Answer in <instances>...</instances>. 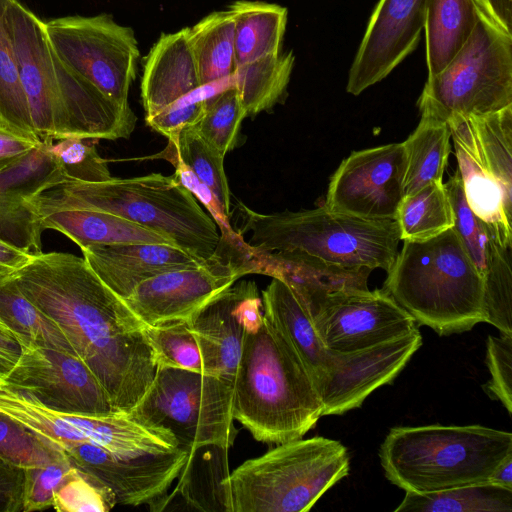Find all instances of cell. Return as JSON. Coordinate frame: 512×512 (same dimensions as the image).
<instances>
[{
    "label": "cell",
    "mask_w": 512,
    "mask_h": 512,
    "mask_svg": "<svg viewBox=\"0 0 512 512\" xmlns=\"http://www.w3.org/2000/svg\"><path fill=\"white\" fill-rule=\"evenodd\" d=\"M450 141L446 121L421 116L416 129L403 142L406 154L404 195L442 181L451 151Z\"/></svg>",
    "instance_id": "cell-31"
},
{
    "label": "cell",
    "mask_w": 512,
    "mask_h": 512,
    "mask_svg": "<svg viewBox=\"0 0 512 512\" xmlns=\"http://www.w3.org/2000/svg\"><path fill=\"white\" fill-rule=\"evenodd\" d=\"M451 201L454 228L480 272L484 285L512 279V247L502 246L467 204L459 171L444 183Z\"/></svg>",
    "instance_id": "cell-26"
},
{
    "label": "cell",
    "mask_w": 512,
    "mask_h": 512,
    "mask_svg": "<svg viewBox=\"0 0 512 512\" xmlns=\"http://www.w3.org/2000/svg\"><path fill=\"white\" fill-rule=\"evenodd\" d=\"M74 469L67 455L44 466L24 469L22 512L52 508L55 492Z\"/></svg>",
    "instance_id": "cell-43"
},
{
    "label": "cell",
    "mask_w": 512,
    "mask_h": 512,
    "mask_svg": "<svg viewBox=\"0 0 512 512\" xmlns=\"http://www.w3.org/2000/svg\"><path fill=\"white\" fill-rule=\"evenodd\" d=\"M512 105V34L480 9L472 35L453 59L427 77L421 116L447 121L453 115L489 114Z\"/></svg>",
    "instance_id": "cell-9"
},
{
    "label": "cell",
    "mask_w": 512,
    "mask_h": 512,
    "mask_svg": "<svg viewBox=\"0 0 512 512\" xmlns=\"http://www.w3.org/2000/svg\"><path fill=\"white\" fill-rule=\"evenodd\" d=\"M14 280L64 332L115 410L129 413L151 385L157 365L147 327L91 269L67 252L34 254Z\"/></svg>",
    "instance_id": "cell-1"
},
{
    "label": "cell",
    "mask_w": 512,
    "mask_h": 512,
    "mask_svg": "<svg viewBox=\"0 0 512 512\" xmlns=\"http://www.w3.org/2000/svg\"><path fill=\"white\" fill-rule=\"evenodd\" d=\"M479 11L475 0H427L423 30L428 77L445 68L468 41Z\"/></svg>",
    "instance_id": "cell-27"
},
{
    "label": "cell",
    "mask_w": 512,
    "mask_h": 512,
    "mask_svg": "<svg viewBox=\"0 0 512 512\" xmlns=\"http://www.w3.org/2000/svg\"><path fill=\"white\" fill-rule=\"evenodd\" d=\"M486 363L491 379L486 384L487 393L499 400L512 414V335L501 333L487 339Z\"/></svg>",
    "instance_id": "cell-44"
},
{
    "label": "cell",
    "mask_w": 512,
    "mask_h": 512,
    "mask_svg": "<svg viewBox=\"0 0 512 512\" xmlns=\"http://www.w3.org/2000/svg\"><path fill=\"white\" fill-rule=\"evenodd\" d=\"M80 249L96 275L123 299L151 277L205 261L180 247L164 243L93 245Z\"/></svg>",
    "instance_id": "cell-22"
},
{
    "label": "cell",
    "mask_w": 512,
    "mask_h": 512,
    "mask_svg": "<svg viewBox=\"0 0 512 512\" xmlns=\"http://www.w3.org/2000/svg\"><path fill=\"white\" fill-rule=\"evenodd\" d=\"M50 46L62 64L109 98L128 104L139 49L134 31L111 15L63 16L44 21Z\"/></svg>",
    "instance_id": "cell-12"
},
{
    "label": "cell",
    "mask_w": 512,
    "mask_h": 512,
    "mask_svg": "<svg viewBox=\"0 0 512 512\" xmlns=\"http://www.w3.org/2000/svg\"><path fill=\"white\" fill-rule=\"evenodd\" d=\"M241 236L265 252L305 254L349 268L386 272L398 253L400 233L394 219L374 220L339 213L325 205L314 209L262 214L239 203Z\"/></svg>",
    "instance_id": "cell-8"
},
{
    "label": "cell",
    "mask_w": 512,
    "mask_h": 512,
    "mask_svg": "<svg viewBox=\"0 0 512 512\" xmlns=\"http://www.w3.org/2000/svg\"><path fill=\"white\" fill-rule=\"evenodd\" d=\"M66 456L45 437L0 411V459L26 469L39 467Z\"/></svg>",
    "instance_id": "cell-39"
},
{
    "label": "cell",
    "mask_w": 512,
    "mask_h": 512,
    "mask_svg": "<svg viewBox=\"0 0 512 512\" xmlns=\"http://www.w3.org/2000/svg\"><path fill=\"white\" fill-rule=\"evenodd\" d=\"M234 382L183 369L157 367L154 379L129 412L140 422L170 432L181 449L228 450L237 429Z\"/></svg>",
    "instance_id": "cell-10"
},
{
    "label": "cell",
    "mask_w": 512,
    "mask_h": 512,
    "mask_svg": "<svg viewBox=\"0 0 512 512\" xmlns=\"http://www.w3.org/2000/svg\"><path fill=\"white\" fill-rule=\"evenodd\" d=\"M247 274H254L249 244L244 239L227 242L220 238L212 257L194 267L151 277L124 301L146 326L189 321L212 298Z\"/></svg>",
    "instance_id": "cell-13"
},
{
    "label": "cell",
    "mask_w": 512,
    "mask_h": 512,
    "mask_svg": "<svg viewBox=\"0 0 512 512\" xmlns=\"http://www.w3.org/2000/svg\"><path fill=\"white\" fill-rule=\"evenodd\" d=\"M0 324L22 347L48 348L76 355L60 327L22 293L14 278L0 283Z\"/></svg>",
    "instance_id": "cell-30"
},
{
    "label": "cell",
    "mask_w": 512,
    "mask_h": 512,
    "mask_svg": "<svg viewBox=\"0 0 512 512\" xmlns=\"http://www.w3.org/2000/svg\"><path fill=\"white\" fill-rule=\"evenodd\" d=\"M22 353V345L14 335L0 324V379L15 366Z\"/></svg>",
    "instance_id": "cell-50"
},
{
    "label": "cell",
    "mask_w": 512,
    "mask_h": 512,
    "mask_svg": "<svg viewBox=\"0 0 512 512\" xmlns=\"http://www.w3.org/2000/svg\"><path fill=\"white\" fill-rule=\"evenodd\" d=\"M418 327L380 344L351 352L328 349L326 372L317 386L322 416L360 407L377 388L390 384L421 347Z\"/></svg>",
    "instance_id": "cell-16"
},
{
    "label": "cell",
    "mask_w": 512,
    "mask_h": 512,
    "mask_svg": "<svg viewBox=\"0 0 512 512\" xmlns=\"http://www.w3.org/2000/svg\"><path fill=\"white\" fill-rule=\"evenodd\" d=\"M41 144L0 124V168L25 156Z\"/></svg>",
    "instance_id": "cell-48"
},
{
    "label": "cell",
    "mask_w": 512,
    "mask_h": 512,
    "mask_svg": "<svg viewBox=\"0 0 512 512\" xmlns=\"http://www.w3.org/2000/svg\"><path fill=\"white\" fill-rule=\"evenodd\" d=\"M312 320L325 348L338 352L368 348L418 327L384 289L334 293Z\"/></svg>",
    "instance_id": "cell-17"
},
{
    "label": "cell",
    "mask_w": 512,
    "mask_h": 512,
    "mask_svg": "<svg viewBox=\"0 0 512 512\" xmlns=\"http://www.w3.org/2000/svg\"><path fill=\"white\" fill-rule=\"evenodd\" d=\"M169 162H171L175 167V173L173 175L175 179L186 187L211 214V217L220 229V237L226 241H233L242 237L230 225L229 218L223 214L212 191L206 185L201 183L181 161L171 159Z\"/></svg>",
    "instance_id": "cell-46"
},
{
    "label": "cell",
    "mask_w": 512,
    "mask_h": 512,
    "mask_svg": "<svg viewBox=\"0 0 512 512\" xmlns=\"http://www.w3.org/2000/svg\"><path fill=\"white\" fill-rule=\"evenodd\" d=\"M8 25L32 124L40 141L129 138L136 116L66 68L48 41L44 21L10 0Z\"/></svg>",
    "instance_id": "cell-2"
},
{
    "label": "cell",
    "mask_w": 512,
    "mask_h": 512,
    "mask_svg": "<svg viewBox=\"0 0 512 512\" xmlns=\"http://www.w3.org/2000/svg\"><path fill=\"white\" fill-rule=\"evenodd\" d=\"M384 290L415 320L440 336L485 322L484 283L452 227L425 241H403Z\"/></svg>",
    "instance_id": "cell-5"
},
{
    "label": "cell",
    "mask_w": 512,
    "mask_h": 512,
    "mask_svg": "<svg viewBox=\"0 0 512 512\" xmlns=\"http://www.w3.org/2000/svg\"><path fill=\"white\" fill-rule=\"evenodd\" d=\"M246 112L233 81L207 98L203 116L195 126L200 135L224 157L235 148Z\"/></svg>",
    "instance_id": "cell-38"
},
{
    "label": "cell",
    "mask_w": 512,
    "mask_h": 512,
    "mask_svg": "<svg viewBox=\"0 0 512 512\" xmlns=\"http://www.w3.org/2000/svg\"><path fill=\"white\" fill-rule=\"evenodd\" d=\"M157 367L203 373L198 342L188 321L169 322L144 329Z\"/></svg>",
    "instance_id": "cell-40"
},
{
    "label": "cell",
    "mask_w": 512,
    "mask_h": 512,
    "mask_svg": "<svg viewBox=\"0 0 512 512\" xmlns=\"http://www.w3.org/2000/svg\"><path fill=\"white\" fill-rule=\"evenodd\" d=\"M294 62L289 51L237 66L232 80L247 116L268 111L284 100Z\"/></svg>",
    "instance_id": "cell-32"
},
{
    "label": "cell",
    "mask_w": 512,
    "mask_h": 512,
    "mask_svg": "<svg viewBox=\"0 0 512 512\" xmlns=\"http://www.w3.org/2000/svg\"><path fill=\"white\" fill-rule=\"evenodd\" d=\"M405 170L403 142L354 151L331 176L323 205L360 218L395 220Z\"/></svg>",
    "instance_id": "cell-15"
},
{
    "label": "cell",
    "mask_w": 512,
    "mask_h": 512,
    "mask_svg": "<svg viewBox=\"0 0 512 512\" xmlns=\"http://www.w3.org/2000/svg\"><path fill=\"white\" fill-rule=\"evenodd\" d=\"M395 221L402 241L429 240L454 227L453 209L443 181L405 194Z\"/></svg>",
    "instance_id": "cell-35"
},
{
    "label": "cell",
    "mask_w": 512,
    "mask_h": 512,
    "mask_svg": "<svg viewBox=\"0 0 512 512\" xmlns=\"http://www.w3.org/2000/svg\"><path fill=\"white\" fill-rule=\"evenodd\" d=\"M468 206L512 247V105L447 121Z\"/></svg>",
    "instance_id": "cell-11"
},
{
    "label": "cell",
    "mask_w": 512,
    "mask_h": 512,
    "mask_svg": "<svg viewBox=\"0 0 512 512\" xmlns=\"http://www.w3.org/2000/svg\"><path fill=\"white\" fill-rule=\"evenodd\" d=\"M250 253L254 274L283 281L312 319L330 295L369 289L368 278L372 271L369 268H349L305 254L265 252L251 246Z\"/></svg>",
    "instance_id": "cell-21"
},
{
    "label": "cell",
    "mask_w": 512,
    "mask_h": 512,
    "mask_svg": "<svg viewBox=\"0 0 512 512\" xmlns=\"http://www.w3.org/2000/svg\"><path fill=\"white\" fill-rule=\"evenodd\" d=\"M201 89L145 118L146 123L167 138L198 123L206 109L207 96Z\"/></svg>",
    "instance_id": "cell-45"
},
{
    "label": "cell",
    "mask_w": 512,
    "mask_h": 512,
    "mask_svg": "<svg viewBox=\"0 0 512 512\" xmlns=\"http://www.w3.org/2000/svg\"><path fill=\"white\" fill-rule=\"evenodd\" d=\"M24 469L0 459V512H22Z\"/></svg>",
    "instance_id": "cell-47"
},
{
    "label": "cell",
    "mask_w": 512,
    "mask_h": 512,
    "mask_svg": "<svg viewBox=\"0 0 512 512\" xmlns=\"http://www.w3.org/2000/svg\"><path fill=\"white\" fill-rule=\"evenodd\" d=\"M28 201L35 211L76 208L114 214L161 234L202 260L212 257L220 242L213 218L173 175L65 182Z\"/></svg>",
    "instance_id": "cell-4"
},
{
    "label": "cell",
    "mask_w": 512,
    "mask_h": 512,
    "mask_svg": "<svg viewBox=\"0 0 512 512\" xmlns=\"http://www.w3.org/2000/svg\"><path fill=\"white\" fill-rule=\"evenodd\" d=\"M34 254L0 239V283L14 275L30 262Z\"/></svg>",
    "instance_id": "cell-49"
},
{
    "label": "cell",
    "mask_w": 512,
    "mask_h": 512,
    "mask_svg": "<svg viewBox=\"0 0 512 512\" xmlns=\"http://www.w3.org/2000/svg\"><path fill=\"white\" fill-rule=\"evenodd\" d=\"M10 0H0V124L21 135L36 136L22 86L9 25Z\"/></svg>",
    "instance_id": "cell-36"
},
{
    "label": "cell",
    "mask_w": 512,
    "mask_h": 512,
    "mask_svg": "<svg viewBox=\"0 0 512 512\" xmlns=\"http://www.w3.org/2000/svg\"><path fill=\"white\" fill-rule=\"evenodd\" d=\"M234 17L229 9L215 11L187 27L188 41L201 86L231 78L237 68Z\"/></svg>",
    "instance_id": "cell-29"
},
{
    "label": "cell",
    "mask_w": 512,
    "mask_h": 512,
    "mask_svg": "<svg viewBox=\"0 0 512 512\" xmlns=\"http://www.w3.org/2000/svg\"><path fill=\"white\" fill-rule=\"evenodd\" d=\"M395 512H511L512 489L490 481L418 494L406 491Z\"/></svg>",
    "instance_id": "cell-34"
},
{
    "label": "cell",
    "mask_w": 512,
    "mask_h": 512,
    "mask_svg": "<svg viewBox=\"0 0 512 512\" xmlns=\"http://www.w3.org/2000/svg\"><path fill=\"white\" fill-rule=\"evenodd\" d=\"M201 88L187 28L162 33L144 62L141 98L145 118Z\"/></svg>",
    "instance_id": "cell-23"
},
{
    "label": "cell",
    "mask_w": 512,
    "mask_h": 512,
    "mask_svg": "<svg viewBox=\"0 0 512 512\" xmlns=\"http://www.w3.org/2000/svg\"><path fill=\"white\" fill-rule=\"evenodd\" d=\"M0 380L58 412L86 415L119 412L92 371L72 353L22 347L19 360Z\"/></svg>",
    "instance_id": "cell-14"
},
{
    "label": "cell",
    "mask_w": 512,
    "mask_h": 512,
    "mask_svg": "<svg viewBox=\"0 0 512 512\" xmlns=\"http://www.w3.org/2000/svg\"><path fill=\"white\" fill-rule=\"evenodd\" d=\"M43 229L62 233L80 248L125 243L174 245L161 234L111 213L92 209L38 210Z\"/></svg>",
    "instance_id": "cell-25"
},
{
    "label": "cell",
    "mask_w": 512,
    "mask_h": 512,
    "mask_svg": "<svg viewBox=\"0 0 512 512\" xmlns=\"http://www.w3.org/2000/svg\"><path fill=\"white\" fill-rule=\"evenodd\" d=\"M234 17L236 65L281 52L288 10L278 4L236 0L228 8Z\"/></svg>",
    "instance_id": "cell-28"
},
{
    "label": "cell",
    "mask_w": 512,
    "mask_h": 512,
    "mask_svg": "<svg viewBox=\"0 0 512 512\" xmlns=\"http://www.w3.org/2000/svg\"><path fill=\"white\" fill-rule=\"evenodd\" d=\"M512 455V433L482 425L394 427L379 449L386 478L418 494L487 482Z\"/></svg>",
    "instance_id": "cell-6"
},
{
    "label": "cell",
    "mask_w": 512,
    "mask_h": 512,
    "mask_svg": "<svg viewBox=\"0 0 512 512\" xmlns=\"http://www.w3.org/2000/svg\"><path fill=\"white\" fill-rule=\"evenodd\" d=\"M427 0H379L349 69L354 96L385 79L418 46Z\"/></svg>",
    "instance_id": "cell-20"
},
{
    "label": "cell",
    "mask_w": 512,
    "mask_h": 512,
    "mask_svg": "<svg viewBox=\"0 0 512 512\" xmlns=\"http://www.w3.org/2000/svg\"><path fill=\"white\" fill-rule=\"evenodd\" d=\"M156 157L181 161L212 191L223 214L229 218L231 193L224 171V156L200 135L195 126L184 127L168 137L167 147Z\"/></svg>",
    "instance_id": "cell-33"
},
{
    "label": "cell",
    "mask_w": 512,
    "mask_h": 512,
    "mask_svg": "<svg viewBox=\"0 0 512 512\" xmlns=\"http://www.w3.org/2000/svg\"><path fill=\"white\" fill-rule=\"evenodd\" d=\"M349 469L347 448L337 440L287 441L223 477L220 504L227 512H306Z\"/></svg>",
    "instance_id": "cell-7"
},
{
    "label": "cell",
    "mask_w": 512,
    "mask_h": 512,
    "mask_svg": "<svg viewBox=\"0 0 512 512\" xmlns=\"http://www.w3.org/2000/svg\"><path fill=\"white\" fill-rule=\"evenodd\" d=\"M233 416L256 441L269 444L302 438L322 417L311 377L264 314L243 341L234 378Z\"/></svg>",
    "instance_id": "cell-3"
},
{
    "label": "cell",
    "mask_w": 512,
    "mask_h": 512,
    "mask_svg": "<svg viewBox=\"0 0 512 512\" xmlns=\"http://www.w3.org/2000/svg\"><path fill=\"white\" fill-rule=\"evenodd\" d=\"M40 218L0 171V239L32 254L42 252Z\"/></svg>",
    "instance_id": "cell-37"
},
{
    "label": "cell",
    "mask_w": 512,
    "mask_h": 512,
    "mask_svg": "<svg viewBox=\"0 0 512 512\" xmlns=\"http://www.w3.org/2000/svg\"><path fill=\"white\" fill-rule=\"evenodd\" d=\"M64 452L74 467L111 490L117 504L124 506L152 504L163 497L189 456L181 448L119 454L89 442L72 444Z\"/></svg>",
    "instance_id": "cell-18"
},
{
    "label": "cell",
    "mask_w": 512,
    "mask_h": 512,
    "mask_svg": "<svg viewBox=\"0 0 512 512\" xmlns=\"http://www.w3.org/2000/svg\"><path fill=\"white\" fill-rule=\"evenodd\" d=\"M262 321V299L253 281L234 283L201 307L188 323L203 373L234 382L245 335Z\"/></svg>",
    "instance_id": "cell-19"
},
{
    "label": "cell",
    "mask_w": 512,
    "mask_h": 512,
    "mask_svg": "<svg viewBox=\"0 0 512 512\" xmlns=\"http://www.w3.org/2000/svg\"><path fill=\"white\" fill-rule=\"evenodd\" d=\"M496 25L512 34V0H475Z\"/></svg>",
    "instance_id": "cell-51"
},
{
    "label": "cell",
    "mask_w": 512,
    "mask_h": 512,
    "mask_svg": "<svg viewBox=\"0 0 512 512\" xmlns=\"http://www.w3.org/2000/svg\"><path fill=\"white\" fill-rule=\"evenodd\" d=\"M261 299L264 316L296 353L317 390L326 372L328 349L320 340L309 312L277 278H272L262 291Z\"/></svg>",
    "instance_id": "cell-24"
},
{
    "label": "cell",
    "mask_w": 512,
    "mask_h": 512,
    "mask_svg": "<svg viewBox=\"0 0 512 512\" xmlns=\"http://www.w3.org/2000/svg\"><path fill=\"white\" fill-rule=\"evenodd\" d=\"M44 142L63 177V183H95L112 178L107 161L97 151L95 140L65 138L56 143Z\"/></svg>",
    "instance_id": "cell-41"
},
{
    "label": "cell",
    "mask_w": 512,
    "mask_h": 512,
    "mask_svg": "<svg viewBox=\"0 0 512 512\" xmlns=\"http://www.w3.org/2000/svg\"><path fill=\"white\" fill-rule=\"evenodd\" d=\"M117 505L111 490L76 467L54 495L59 512H107Z\"/></svg>",
    "instance_id": "cell-42"
},
{
    "label": "cell",
    "mask_w": 512,
    "mask_h": 512,
    "mask_svg": "<svg viewBox=\"0 0 512 512\" xmlns=\"http://www.w3.org/2000/svg\"><path fill=\"white\" fill-rule=\"evenodd\" d=\"M490 482L512 489V455L506 457L493 471Z\"/></svg>",
    "instance_id": "cell-52"
}]
</instances>
